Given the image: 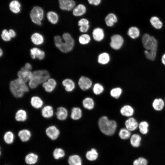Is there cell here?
<instances>
[{
    "instance_id": "1",
    "label": "cell",
    "mask_w": 165,
    "mask_h": 165,
    "mask_svg": "<svg viewBox=\"0 0 165 165\" xmlns=\"http://www.w3.org/2000/svg\"><path fill=\"white\" fill-rule=\"evenodd\" d=\"M142 43L146 50L145 53L146 57L150 60L154 61L156 57L157 47L156 40L153 36L145 34L142 37Z\"/></svg>"
},
{
    "instance_id": "2",
    "label": "cell",
    "mask_w": 165,
    "mask_h": 165,
    "mask_svg": "<svg viewBox=\"0 0 165 165\" xmlns=\"http://www.w3.org/2000/svg\"><path fill=\"white\" fill-rule=\"evenodd\" d=\"M9 88L12 95L15 98H20L29 92L30 89L27 83L17 78L11 81Z\"/></svg>"
},
{
    "instance_id": "3",
    "label": "cell",
    "mask_w": 165,
    "mask_h": 165,
    "mask_svg": "<svg viewBox=\"0 0 165 165\" xmlns=\"http://www.w3.org/2000/svg\"><path fill=\"white\" fill-rule=\"evenodd\" d=\"M62 38L64 41L63 42L61 38L59 35L54 37L56 46L62 52L67 53L71 51L74 45V40L71 35L68 33H64Z\"/></svg>"
},
{
    "instance_id": "4",
    "label": "cell",
    "mask_w": 165,
    "mask_h": 165,
    "mask_svg": "<svg viewBox=\"0 0 165 165\" xmlns=\"http://www.w3.org/2000/svg\"><path fill=\"white\" fill-rule=\"evenodd\" d=\"M50 78L49 72L46 70L35 71L32 72V77L28 82V85L31 89H35Z\"/></svg>"
},
{
    "instance_id": "5",
    "label": "cell",
    "mask_w": 165,
    "mask_h": 165,
    "mask_svg": "<svg viewBox=\"0 0 165 165\" xmlns=\"http://www.w3.org/2000/svg\"><path fill=\"white\" fill-rule=\"evenodd\" d=\"M98 124L101 132L105 134L111 136L115 133L117 126L114 120H110L106 116H103L99 119Z\"/></svg>"
},
{
    "instance_id": "6",
    "label": "cell",
    "mask_w": 165,
    "mask_h": 165,
    "mask_svg": "<svg viewBox=\"0 0 165 165\" xmlns=\"http://www.w3.org/2000/svg\"><path fill=\"white\" fill-rule=\"evenodd\" d=\"M30 16L32 21L34 23L40 25L41 24V21L43 18V10L39 6H35L31 11Z\"/></svg>"
},
{
    "instance_id": "7",
    "label": "cell",
    "mask_w": 165,
    "mask_h": 165,
    "mask_svg": "<svg viewBox=\"0 0 165 165\" xmlns=\"http://www.w3.org/2000/svg\"><path fill=\"white\" fill-rule=\"evenodd\" d=\"M45 134L50 140L54 141L59 137L60 131L56 125H52L48 126L45 129Z\"/></svg>"
},
{
    "instance_id": "8",
    "label": "cell",
    "mask_w": 165,
    "mask_h": 165,
    "mask_svg": "<svg viewBox=\"0 0 165 165\" xmlns=\"http://www.w3.org/2000/svg\"><path fill=\"white\" fill-rule=\"evenodd\" d=\"M123 42L124 39L123 37L119 35L115 34L111 37L110 45L112 49L118 50L121 47Z\"/></svg>"
},
{
    "instance_id": "9",
    "label": "cell",
    "mask_w": 165,
    "mask_h": 165,
    "mask_svg": "<svg viewBox=\"0 0 165 165\" xmlns=\"http://www.w3.org/2000/svg\"><path fill=\"white\" fill-rule=\"evenodd\" d=\"M57 86L56 81L53 78H50L42 84V86L47 93H51L55 89Z\"/></svg>"
},
{
    "instance_id": "10",
    "label": "cell",
    "mask_w": 165,
    "mask_h": 165,
    "mask_svg": "<svg viewBox=\"0 0 165 165\" xmlns=\"http://www.w3.org/2000/svg\"><path fill=\"white\" fill-rule=\"evenodd\" d=\"M68 112L67 109L63 106H60L54 111V116L59 121L65 120L68 117Z\"/></svg>"
},
{
    "instance_id": "11",
    "label": "cell",
    "mask_w": 165,
    "mask_h": 165,
    "mask_svg": "<svg viewBox=\"0 0 165 165\" xmlns=\"http://www.w3.org/2000/svg\"><path fill=\"white\" fill-rule=\"evenodd\" d=\"M42 117L46 119H50L54 115V110L53 107L50 105H44L41 109Z\"/></svg>"
},
{
    "instance_id": "12",
    "label": "cell",
    "mask_w": 165,
    "mask_h": 165,
    "mask_svg": "<svg viewBox=\"0 0 165 165\" xmlns=\"http://www.w3.org/2000/svg\"><path fill=\"white\" fill-rule=\"evenodd\" d=\"M30 104L32 107L36 109H41L44 105V102L42 99L37 95L33 96L31 97Z\"/></svg>"
},
{
    "instance_id": "13",
    "label": "cell",
    "mask_w": 165,
    "mask_h": 165,
    "mask_svg": "<svg viewBox=\"0 0 165 165\" xmlns=\"http://www.w3.org/2000/svg\"><path fill=\"white\" fill-rule=\"evenodd\" d=\"M17 136L21 141L26 142L28 141L31 138L32 133L29 129L23 128L18 131Z\"/></svg>"
},
{
    "instance_id": "14",
    "label": "cell",
    "mask_w": 165,
    "mask_h": 165,
    "mask_svg": "<svg viewBox=\"0 0 165 165\" xmlns=\"http://www.w3.org/2000/svg\"><path fill=\"white\" fill-rule=\"evenodd\" d=\"M59 7L63 10L70 11L74 8L75 2L73 0H64L59 1Z\"/></svg>"
},
{
    "instance_id": "15",
    "label": "cell",
    "mask_w": 165,
    "mask_h": 165,
    "mask_svg": "<svg viewBox=\"0 0 165 165\" xmlns=\"http://www.w3.org/2000/svg\"><path fill=\"white\" fill-rule=\"evenodd\" d=\"M92 84V81L89 78L84 76L81 77L78 81L79 85L83 90L88 89L91 86Z\"/></svg>"
},
{
    "instance_id": "16",
    "label": "cell",
    "mask_w": 165,
    "mask_h": 165,
    "mask_svg": "<svg viewBox=\"0 0 165 165\" xmlns=\"http://www.w3.org/2000/svg\"><path fill=\"white\" fill-rule=\"evenodd\" d=\"M14 118L15 120L19 122H24L28 118V114L27 111L23 108L18 109L16 112Z\"/></svg>"
},
{
    "instance_id": "17",
    "label": "cell",
    "mask_w": 165,
    "mask_h": 165,
    "mask_svg": "<svg viewBox=\"0 0 165 165\" xmlns=\"http://www.w3.org/2000/svg\"><path fill=\"white\" fill-rule=\"evenodd\" d=\"M32 75V72L31 71L20 70L17 73L18 78L27 83L31 79Z\"/></svg>"
},
{
    "instance_id": "18",
    "label": "cell",
    "mask_w": 165,
    "mask_h": 165,
    "mask_svg": "<svg viewBox=\"0 0 165 165\" xmlns=\"http://www.w3.org/2000/svg\"><path fill=\"white\" fill-rule=\"evenodd\" d=\"M92 36L94 39L97 42L102 41L104 37V32L103 29L100 28H95L93 31Z\"/></svg>"
},
{
    "instance_id": "19",
    "label": "cell",
    "mask_w": 165,
    "mask_h": 165,
    "mask_svg": "<svg viewBox=\"0 0 165 165\" xmlns=\"http://www.w3.org/2000/svg\"><path fill=\"white\" fill-rule=\"evenodd\" d=\"M126 128L130 131L135 130L138 126V124L136 120L133 117L129 118L125 122Z\"/></svg>"
},
{
    "instance_id": "20",
    "label": "cell",
    "mask_w": 165,
    "mask_h": 165,
    "mask_svg": "<svg viewBox=\"0 0 165 165\" xmlns=\"http://www.w3.org/2000/svg\"><path fill=\"white\" fill-rule=\"evenodd\" d=\"M38 155L33 152L28 153L25 156V163L29 165L35 164L38 160Z\"/></svg>"
},
{
    "instance_id": "21",
    "label": "cell",
    "mask_w": 165,
    "mask_h": 165,
    "mask_svg": "<svg viewBox=\"0 0 165 165\" xmlns=\"http://www.w3.org/2000/svg\"><path fill=\"white\" fill-rule=\"evenodd\" d=\"M62 84L64 87L65 90L67 92L72 91L75 87V85L74 81L69 79H66L62 81Z\"/></svg>"
},
{
    "instance_id": "22",
    "label": "cell",
    "mask_w": 165,
    "mask_h": 165,
    "mask_svg": "<svg viewBox=\"0 0 165 165\" xmlns=\"http://www.w3.org/2000/svg\"><path fill=\"white\" fill-rule=\"evenodd\" d=\"M86 12V8L83 4H79L74 8L72 10L73 15L76 16H81Z\"/></svg>"
},
{
    "instance_id": "23",
    "label": "cell",
    "mask_w": 165,
    "mask_h": 165,
    "mask_svg": "<svg viewBox=\"0 0 165 165\" xmlns=\"http://www.w3.org/2000/svg\"><path fill=\"white\" fill-rule=\"evenodd\" d=\"M31 55L32 58H37L40 60L44 58L45 57L44 52L37 48H33L30 50Z\"/></svg>"
},
{
    "instance_id": "24",
    "label": "cell",
    "mask_w": 165,
    "mask_h": 165,
    "mask_svg": "<svg viewBox=\"0 0 165 165\" xmlns=\"http://www.w3.org/2000/svg\"><path fill=\"white\" fill-rule=\"evenodd\" d=\"M3 139L5 142L7 144L10 145L13 143L15 139V134L11 130H8L4 133Z\"/></svg>"
},
{
    "instance_id": "25",
    "label": "cell",
    "mask_w": 165,
    "mask_h": 165,
    "mask_svg": "<svg viewBox=\"0 0 165 165\" xmlns=\"http://www.w3.org/2000/svg\"><path fill=\"white\" fill-rule=\"evenodd\" d=\"M117 16L115 14L111 13L108 14L105 18V22L107 26L111 27L117 21Z\"/></svg>"
},
{
    "instance_id": "26",
    "label": "cell",
    "mask_w": 165,
    "mask_h": 165,
    "mask_svg": "<svg viewBox=\"0 0 165 165\" xmlns=\"http://www.w3.org/2000/svg\"><path fill=\"white\" fill-rule=\"evenodd\" d=\"M9 7L10 11L14 13H17L20 10L21 4L17 0H13L9 4Z\"/></svg>"
},
{
    "instance_id": "27",
    "label": "cell",
    "mask_w": 165,
    "mask_h": 165,
    "mask_svg": "<svg viewBox=\"0 0 165 165\" xmlns=\"http://www.w3.org/2000/svg\"><path fill=\"white\" fill-rule=\"evenodd\" d=\"M69 165H82V160L80 157L77 155L70 156L68 160Z\"/></svg>"
},
{
    "instance_id": "28",
    "label": "cell",
    "mask_w": 165,
    "mask_h": 165,
    "mask_svg": "<svg viewBox=\"0 0 165 165\" xmlns=\"http://www.w3.org/2000/svg\"><path fill=\"white\" fill-rule=\"evenodd\" d=\"M121 114L123 116L130 117L132 116L134 113V109L129 105H125L120 110Z\"/></svg>"
},
{
    "instance_id": "29",
    "label": "cell",
    "mask_w": 165,
    "mask_h": 165,
    "mask_svg": "<svg viewBox=\"0 0 165 165\" xmlns=\"http://www.w3.org/2000/svg\"><path fill=\"white\" fill-rule=\"evenodd\" d=\"M110 60L109 54L106 52H104L100 54L98 56L97 61L99 64H107Z\"/></svg>"
},
{
    "instance_id": "30",
    "label": "cell",
    "mask_w": 165,
    "mask_h": 165,
    "mask_svg": "<svg viewBox=\"0 0 165 165\" xmlns=\"http://www.w3.org/2000/svg\"><path fill=\"white\" fill-rule=\"evenodd\" d=\"M141 138L140 135L137 134H133L130 138V143L134 147H138L140 145Z\"/></svg>"
},
{
    "instance_id": "31",
    "label": "cell",
    "mask_w": 165,
    "mask_h": 165,
    "mask_svg": "<svg viewBox=\"0 0 165 165\" xmlns=\"http://www.w3.org/2000/svg\"><path fill=\"white\" fill-rule=\"evenodd\" d=\"M31 39L32 42L37 45H41L44 42L43 36L38 33L33 34L31 36Z\"/></svg>"
},
{
    "instance_id": "32",
    "label": "cell",
    "mask_w": 165,
    "mask_h": 165,
    "mask_svg": "<svg viewBox=\"0 0 165 165\" xmlns=\"http://www.w3.org/2000/svg\"><path fill=\"white\" fill-rule=\"evenodd\" d=\"M164 105V101L161 98L155 99L152 104V107L155 110L157 111L161 110L163 108Z\"/></svg>"
},
{
    "instance_id": "33",
    "label": "cell",
    "mask_w": 165,
    "mask_h": 165,
    "mask_svg": "<svg viewBox=\"0 0 165 165\" xmlns=\"http://www.w3.org/2000/svg\"><path fill=\"white\" fill-rule=\"evenodd\" d=\"M98 155V153L97 150L94 148H92L86 152V156L88 160L94 161L97 159Z\"/></svg>"
},
{
    "instance_id": "34",
    "label": "cell",
    "mask_w": 165,
    "mask_h": 165,
    "mask_svg": "<svg viewBox=\"0 0 165 165\" xmlns=\"http://www.w3.org/2000/svg\"><path fill=\"white\" fill-rule=\"evenodd\" d=\"M82 116V111L78 107H74L72 110L71 118L73 120H77L80 119Z\"/></svg>"
},
{
    "instance_id": "35",
    "label": "cell",
    "mask_w": 165,
    "mask_h": 165,
    "mask_svg": "<svg viewBox=\"0 0 165 165\" xmlns=\"http://www.w3.org/2000/svg\"><path fill=\"white\" fill-rule=\"evenodd\" d=\"M47 17L48 20L53 24L57 23L58 20L57 14L54 11H50L48 12L47 14Z\"/></svg>"
},
{
    "instance_id": "36",
    "label": "cell",
    "mask_w": 165,
    "mask_h": 165,
    "mask_svg": "<svg viewBox=\"0 0 165 165\" xmlns=\"http://www.w3.org/2000/svg\"><path fill=\"white\" fill-rule=\"evenodd\" d=\"M82 105L85 108L91 110L93 108L94 104L93 100L91 98L87 97L83 100Z\"/></svg>"
},
{
    "instance_id": "37",
    "label": "cell",
    "mask_w": 165,
    "mask_h": 165,
    "mask_svg": "<svg viewBox=\"0 0 165 165\" xmlns=\"http://www.w3.org/2000/svg\"><path fill=\"white\" fill-rule=\"evenodd\" d=\"M53 155L55 159L58 160L64 156L65 152L64 150L61 148H56L53 152Z\"/></svg>"
},
{
    "instance_id": "38",
    "label": "cell",
    "mask_w": 165,
    "mask_h": 165,
    "mask_svg": "<svg viewBox=\"0 0 165 165\" xmlns=\"http://www.w3.org/2000/svg\"><path fill=\"white\" fill-rule=\"evenodd\" d=\"M127 34L131 38L135 39L139 36L140 31L137 28L132 27L129 28Z\"/></svg>"
},
{
    "instance_id": "39",
    "label": "cell",
    "mask_w": 165,
    "mask_h": 165,
    "mask_svg": "<svg viewBox=\"0 0 165 165\" xmlns=\"http://www.w3.org/2000/svg\"><path fill=\"white\" fill-rule=\"evenodd\" d=\"M150 22L152 25L156 29H160L162 27V23L157 17H152L150 19Z\"/></svg>"
},
{
    "instance_id": "40",
    "label": "cell",
    "mask_w": 165,
    "mask_h": 165,
    "mask_svg": "<svg viewBox=\"0 0 165 165\" xmlns=\"http://www.w3.org/2000/svg\"><path fill=\"white\" fill-rule=\"evenodd\" d=\"M119 135L120 138L123 140L127 139L131 136L130 131L126 128L121 129L119 133Z\"/></svg>"
},
{
    "instance_id": "41",
    "label": "cell",
    "mask_w": 165,
    "mask_h": 165,
    "mask_svg": "<svg viewBox=\"0 0 165 165\" xmlns=\"http://www.w3.org/2000/svg\"><path fill=\"white\" fill-rule=\"evenodd\" d=\"M148 124L145 121L141 122L138 126L139 131L143 134H146L148 132Z\"/></svg>"
},
{
    "instance_id": "42",
    "label": "cell",
    "mask_w": 165,
    "mask_h": 165,
    "mask_svg": "<svg viewBox=\"0 0 165 165\" xmlns=\"http://www.w3.org/2000/svg\"><path fill=\"white\" fill-rule=\"evenodd\" d=\"M91 40L90 36L86 34L81 35L79 37V41L82 45H86L89 43Z\"/></svg>"
},
{
    "instance_id": "43",
    "label": "cell",
    "mask_w": 165,
    "mask_h": 165,
    "mask_svg": "<svg viewBox=\"0 0 165 165\" xmlns=\"http://www.w3.org/2000/svg\"><path fill=\"white\" fill-rule=\"evenodd\" d=\"M122 91V90L120 88H115L111 90L110 95L112 97L118 99L121 94Z\"/></svg>"
},
{
    "instance_id": "44",
    "label": "cell",
    "mask_w": 165,
    "mask_h": 165,
    "mask_svg": "<svg viewBox=\"0 0 165 165\" xmlns=\"http://www.w3.org/2000/svg\"><path fill=\"white\" fill-rule=\"evenodd\" d=\"M104 90L103 86L99 83L95 84L93 88V92L96 95H99L101 94Z\"/></svg>"
},
{
    "instance_id": "45",
    "label": "cell",
    "mask_w": 165,
    "mask_h": 165,
    "mask_svg": "<svg viewBox=\"0 0 165 165\" xmlns=\"http://www.w3.org/2000/svg\"><path fill=\"white\" fill-rule=\"evenodd\" d=\"M148 162L145 158L140 157L135 160L133 162V165H147Z\"/></svg>"
},
{
    "instance_id": "46",
    "label": "cell",
    "mask_w": 165,
    "mask_h": 165,
    "mask_svg": "<svg viewBox=\"0 0 165 165\" xmlns=\"http://www.w3.org/2000/svg\"><path fill=\"white\" fill-rule=\"evenodd\" d=\"M1 36L2 39L5 41H8L11 39V37L9 32L6 29L3 30Z\"/></svg>"
},
{
    "instance_id": "47",
    "label": "cell",
    "mask_w": 165,
    "mask_h": 165,
    "mask_svg": "<svg viewBox=\"0 0 165 165\" xmlns=\"http://www.w3.org/2000/svg\"><path fill=\"white\" fill-rule=\"evenodd\" d=\"M87 25H89V21L86 19L82 18L78 21V25L79 27Z\"/></svg>"
},
{
    "instance_id": "48",
    "label": "cell",
    "mask_w": 165,
    "mask_h": 165,
    "mask_svg": "<svg viewBox=\"0 0 165 165\" xmlns=\"http://www.w3.org/2000/svg\"><path fill=\"white\" fill-rule=\"evenodd\" d=\"M32 69V66L31 64L29 63H27L25 64L24 67L21 68V70L22 71H31Z\"/></svg>"
},
{
    "instance_id": "49",
    "label": "cell",
    "mask_w": 165,
    "mask_h": 165,
    "mask_svg": "<svg viewBox=\"0 0 165 165\" xmlns=\"http://www.w3.org/2000/svg\"><path fill=\"white\" fill-rule=\"evenodd\" d=\"M88 1L90 4L98 6L100 4L101 0H88Z\"/></svg>"
},
{
    "instance_id": "50",
    "label": "cell",
    "mask_w": 165,
    "mask_h": 165,
    "mask_svg": "<svg viewBox=\"0 0 165 165\" xmlns=\"http://www.w3.org/2000/svg\"><path fill=\"white\" fill-rule=\"evenodd\" d=\"M79 27V31L81 32L85 33L88 31L89 28V25H87Z\"/></svg>"
},
{
    "instance_id": "51",
    "label": "cell",
    "mask_w": 165,
    "mask_h": 165,
    "mask_svg": "<svg viewBox=\"0 0 165 165\" xmlns=\"http://www.w3.org/2000/svg\"><path fill=\"white\" fill-rule=\"evenodd\" d=\"M10 35L11 38H14L16 35L15 31L12 29H10L9 31Z\"/></svg>"
},
{
    "instance_id": "52",
    "label": "cell",
    "mask_w": 165,
    "mask_h": 165,
    "mask_svg": "<svg viewBox=\"0 0 165 165\" xmlns=\"http://www.w3.org/2000/svg\"><path fill=\"white\" fill-rule=\"evenodd\" d=\"M162 61L163 64L165 65V53L162 57Z\"/></svg>"
},
{
    "instance_id": "53",
    "label": "cell",
    "mask_w": 165,
    "mask_h": 165,
    "mask_svg": "<svg viewBox=\"0 0 165 165\" xmlns=\"http://www.w3.org/2000/svg\"><path fill=\"white\" fill-rule=\"evenodd\" d=\"M0 56H2V54H3V51L1 49H0Z\"/></svg>"
},
{
    "instance_id": "54",
    "label": "cell",
    "mask_w": 165,
    "mask_h": 165,
    "mask_svg": "<svg viewBox=\"0 0 165 165\" xmlns=\"http://www.w3.org/2000/svg\"><path fill=\"white\" fill-rule=\"evenodd\" d=\"M62 0H59V1H62Z\"/></svg>"
},
{
    "instance_id": "55",
    "label": "cell",
    "mask_w": 165,
    "mask_h": 165,
    "mask_svg": "<svg viewBox=\"0 0 165 165\" xmlns=\"http://www.w3.org/2000/svg\"></svg>"
}]
</instances>
